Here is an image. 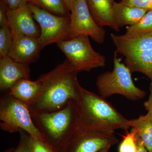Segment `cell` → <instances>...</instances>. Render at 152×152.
<instances>
[{"mask_svg":"<svg viewBox=\"0 0 152 152\" xmlns=\"http://www.w3.org/2000/svg\"><path fill=\"white\" fill-rule=\"evenodd\" d=\"M50 12L60 16H69L70 12L67 10L63 0H28Z\"/></svg>","mask_w":152,"mask_h":152,"instance_id":"cell-20","label":"cell"},{"mask_svg":"<svg viewBox=\"0 0 152 152\" xmlns=\"http://www.w3.org/2000/svg\"><path fill=\"white\" fill-rule=\"evenodd\" d=\"M149 89L150 94L148 99L144 103V106L148 113H149L152 116V86L151 85Z\"/></svg>","mask_w":152,"mask_h":152,"instance_id":"cell-28","label":"cell"},{"mask_svg":"<svg viewBox=\"0 0 152 152\" xmlns=\"http://www.w3.org/2000/svg\"><path fill=\"white\" fill-rule=\"evenodd\" d=\"M28 4L14 10L7 11V26L12 36L39 37L41 31L34 21Z\"/></svg>","mask_w":152,"mask_h":152,"instance_id":"cell-11","label":"cell"},{"mask_svg":"<svg viewBox=\"0 0 152 152\" xmlns=\"http://www.w3.org/2000/svg\"><path fill=\"white\" fill-rule=\"evenodd\" d=\"M8 9L3 0L0 2V26H7Z\"/></svg>","mask_w":152,"mask_h":152,"instance_id":"cell-27","label":"cell"},{"mask_svg":"<svg viewBox=\"0 0 152 152\" xmlns=\"http://www.w3.org/2000/svg\"><path fill=\"white\" fill-rule=\"evenodd\" d=\"M57 45L78 73L105 66V57L93 49L88 36L61 41Z\"/></svg>","mask_w":152,"mask_h":152,"instance_id":"cell-6","label":"cell"},{"mask_svg":"<svg viewBox=\"0 0 152 152\" xmlns=\"http://www.w3.org/2000/svg\"><path fill=\"white\" fill-rule=\"evenodd\" d=\"M32 152H54L51 148L45 142L33 138Z\"/></svg>","mask_w":152,"mask_h":152,"instance_id":"cell-25","label":"cell"},{"mask_svg":"<svg viewBox=\"0 0 152 152\" xmlns=\"http://www.w3.org/2000/svg\"><path fill=\"white\" fill-rule=\"evenodd\" d=\"M0 127L10 133L24 131L34 139L44 141L28 106L8 93L0 99Z\"/></svg>","mask_w":152,"mask_h":152,"instance_id":"cell-5","label":"cell"},{"mask_svg":"<svg viewBox=\"0 0 152 152\" xmlns=\"http://www.w3.org/2000/svg\"><path fill=\"white\" fill-rule=\"evenodd\" d=\"M8 10H14L28 4L25 0H3Z\"/></svg>","mask_w":152,"mask_h":152,"instance_id":"cell-26","label":"cell"},{"mask_svg":"<svg viewBox=\"0 0 152 152\" xmlns=\"http://www.w3.org/2000/svg\"><path fill=\"white\" fill-rule=\"evenodd\" d=\"M148 10L132 7L120 2H114L113 6V17L119 28L124 26H132L137 23Z\"/></svg>","mask_w":152,"mask_h":152,"instance_id":"cell-16","label":"cell"},{"mask_svg":"<svg viewBox=\"0 0 152 152\" xmlns=\"http://www.w3.org/2000/svg\"><path fill=\"white\" fill-rule=\"evenodd\" d=\"M28 5L40 28L39 39L42 48L67 39L70 26V16L56 15L32 3H28Z\"/></svg>","mask_w":152,"mask_h":152,"instance_id":"cell-7","label":"cell"},{"mask_svg":"<svg viewBox=\"0 0 152 152\" xmlns=\"http://www.w3.org/2000/svg\"><path fill=\"white\" fill-rule=\"evenodd\" d=\"M63 1L65 3L67 10L70 12L71 10L73 7L76 0H63Z\"/></svg>","mask_w":152,"mask_h":152,"instance_id":"cell-30","label":"cell"},{"mask_svg":"<svg viewBox=\"0 0 152 152\" xmlns=\"http://www.w3.org/2000/svg\"><path fill=\"white\" fill-rule=\"evenodd\" d=\"M111 147H107V148H105L102 150H101L99 152H108L109 150L110 149Z\"/></svg>","mask_w":152,"mask_h":152,"instance_id":"cell-31","label":"cell"},{"mask_svg":"<svg viewBox=\"0 0 152 152\" xmlns=\"http://www.w3.org/2000/svg\"><path fill=\"white\" fill-rule=\"evenodd\" d=\"M12 37V43L7 56L21 64L29 65L35 62L42 49L39 38L24 35Z\"/></svg>","mask_w":152,"mask_h":152,"instance_id":"cell-10","label":"cell"},{"mask_svg":"<svg viewBox=\"0 0 152 152\" xmlns=\"http://www.w3.org/2000/svg\"><path fill=\"white\" fill-rule=\"evenodd\" d=\"M92 15L100 26H107L118 32L120 28L117 26L113 14L114 0H87Z\"/></svg>","mask_w":152,"mask_h":152,"instance_id":"cell-15","label":"cell"},{"mask_svg":"<svg viewBox=\"0 0 152 152\" xmlns=\"http://www.w3.org/2000/svg\"><path fill=\"white\" fill-rule=\"evenodd\" d=\"M115 51L113 69L98 76L96 86L99 94L104 98L114 94L122 95L130 100L137 101L145 97L146 93L134 84L132 72Z\"/></svg>","mask_w":152,"mask_h":152,"instance_id":"cell-4","label":"cell"},{"mask_svg":"<svg viewBox=\"0 0 152 152\" xmlns=\"http://www.w3.org/2000/svg\"><path fill=\"white\" fill-rule=\"evenodd\" d=\"M70 17V26L67 39L86 36L90 37L98 43L104 42L105 31L97 24L93 18L87 0H76Z\"/></svg>","mask_w":152,"mask_h":152,"instance_id":"cell-8","label":"cell"},{"mask_svg":"<svg viewBox=\"0 0 152 152\" xmlns=\"http://www.w3.org/2000/svg\"><path fill=\"white\" fill-rule=\"evenodd\" d=\"M137 152H149L146 147H145L141 139L137 135Z\"/></svg>","mask_w":152,"mask_h":152,"instance_id":"cell-29","label":"cell"},{"mask_svg":"<svg viewBox=\"0 0 152 152\" xmlns=\"http://www.w3.org/2000/svg\"><path fill=\"white\" fill-rule=\"evenodd\" d=\"M152 32V10L148 11L141 20L136 24L126 28L124 35L134 37Z\"/></svg>","mask_w":152,"mask_h":152,"instance_id":"cell-19","label":"cell"},{"mask_svg":"<svg viewBox=\"0 0 152 152\" xmlns=\"http://www.w3.org/2000/svg\"><path fill=\"white\" fill-rule=\"evenodd\" d=\"M13 41V37L8 26L0 29V58L7 56Z\"/></svg>","mask_w":152,"mask_h":152,"instance_id":"cell-21","label":"cell"},{"mask_svg":"<svg viewBox=\"0 0 152 152\" xmlns=\"http://www.w3.org/2000/svg\"><path fill=\"white\" fill-rule=\"evenodd\" d=\"M129 126L145 145L149 152H152V116L148 113L137 118L129 120Z\"/></svg>","mask_w":152,"mask_h":152,"instance_id":"cell-18","label":"cell"},{"mask_svg":"<svg viewBox=\"0 0 152 152\" xmlns=\"http://www.w3.org/2000/svg\"><path fill=\"white\" fill-rule=\"evenodd\" d=\"M44 142L54 152H61L77 129V113L75 101L64 108L50 113L32 115Z\"/></svg>","mask_w":152,"mask_h":152,"instance_id":"cell-3","label":"cell"},{"mask_svg":"<svg viewBox=\"0 0 152 152\" xmlns=\"http://www.w3.org/2000/svg\"><path fill=\"white\" fill-rule=\"evenodd\" d=\"M25 1H26V2L28 3V0H25Z\"/></svg>","mask_w":152,"mask_h":152,"instance_id":"cell-32","label":"cell"},{"mask_svg":"<svg viewBox=\"0 0 152 152\" xmlns=\"http://www.w3.org/2000/svg\"><path fill=\"white\" fill-rule=\"evenodd\" d=\"M78 72L66 59L39 79L42 90L37 99L29 107L32 115L56 111L78 97L80 85Z\"/></svg>","mask_w":152,"mask_h":152,"instance_id":"cell-1","label":"cell"},{"mask_svg":"<svg viewBox=\"0 0 152 152\" xmlns=\"http://www.w3.org/2000/svg\"><path fill=\"white\" fill-rule=\"evenodd\" d=\"M118 142L114 134L77 129L61 152H99Z\"/></svg>","mask_w":152,"mask_h":152,"instance_id":"cell-9","label":"cell"},{"mask_svg":"<svg viewBox=\"0 0 152 152\" xmlns=\"http://www.w3.org/2000/svg\"><path fill=\"white\" fill-rule=\"evenodd\" d=\"M121 2L129 6L148 11L152 10V0H122Z\"/></svg>","mask_w":152,"mask_h":152,"instance_id":"cell-24","label":"cell"},{"mask_svg":"<svg viewBox=\"0 0 152 152\" xmlns=\"http://www.w3.org/2000/svg\"><path fill=\"white\" fill-rule=\"evenodd\" d=\"M77 129L113 134L117 129L127 131L129 120L125 118L105 98L80 86L75 101Z\"/></svg>","mask_w":152,"mask_h":152,"instance_id":"cell-2","label":"cell"},{"mask_svg":"<svg viewBox=\"0 0 152 152\" xmlns=\"http://www.w3.org/2000/svg\"><path fill=\"white\" fill-rule=\"evenodd\" d=\"M20 140L16 148L6 150L4 152H32L33 137L24 131L21 130Z\"/></svg>","mask_w":152,"mask_h":152,"instance_id":"cell-22","label":"cell"},{"mask_svg":"<svg viewBox=\"0 0 152 152\" xmlns=\"http://www.w3.org/2000/svg\"><path fill=\"white\" fill-rule=\"evenodd\" d=\"M137 135L131 130L123 136V140L119 146L118 152H137Z\"/></svg>","mask_w":152,"mask_h":152,"instance_id":"cell-23","label":"cell"},{"mask_svg":"<svg viewBox=\"0 0 152 152\" xmlns=\"http://www.w3.org/2000/svg\"><path fill=\"white\" fill-rule=\"evenodd\" d=\"M110 37L115 52L124 57L148 49H152V32L134 37L112 34Z\"/></svg>","mask_w":152,"mask_h":152,"instance_id":"cell-13","label":"cell"},{"mask_svg":"<svg viewBox=\"0 0 152 152\" xmlns=\"http://www.w3.org/2000/svg\"><path fill=\"white\" fill-rule=\"evenodd\" d=\"M41 90L42 83L39 79L33 81L24 79L15 83L8 93L29 107L37 99Z\"/></svg>","mask_w":152,"mask_h":152,"instance_id":"cell-14","label":"cell"},{"mask_svg":"<svg viewBox=\"0 0 152 152\" xmlns=\"http://www.w3.org/2000/svg\"><path fill=\"white\" fill-rule=\"evenodd\" d=\"M28 64L17 62L8 56L0 58V89L9 91L15 83L21 79H30Z\"/></svg>","mask_w":152,"mask_h":152,"instance_id":"cell-12","label":"cell"},{"mask_svg":"<svg viewBox=\"0 0 152 152\" xmlns=\"http://www.w3.org/2000/svg\"><path fill=\"white\" fill-rule=\"evenodd\" d=\"M125 64L132 73H141L148 77L152 86V49L144 50L125 57Z\"/></svg>","mask_w":152,"mask_h":152,"instance_id":"cell-17","label":"cell"}]
</instances>
